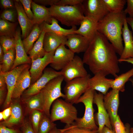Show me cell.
<instances>
[{"label": "cell", "instance_id": "cell-2", "mask_svg": "<svg viewBox=\"0 0 133 133\" xmlns=\"http://www.w3.org/2000/svg\"><path fill=\"white\" fill-rule=\"evenodd\" d=\"M126 15L124 10L117 13L109 12L97 25V31L105 36L120 56L124 48L122 36Z\"/></svg>", "mask_w": 133, "mask_h": 133}, {"label": "cell", "instance_id": "cell-6", "mask_svg": "<svg viewBox=\"0 0 133 133\" xmlns=\"http://www.w3.org/2000/svg\"><path fill=\"white\" fill-rule=\"evenodd\" d=\"M64 80L62 75L56 77L50 81L40 91L44 102L43 112L50 117V108L53 102L60 98H65V95L61 89Z\"/></svg>", "mask_w": 133, "mask_h": 133}, {"label": "cell", "instance_id": "cell-42", "mask_svg": "<svg viewBox=\"0 0 133 133\" xmlns=\"http://www.w3.org/2000/svg\"><path fill=\"white\" fill-rule=\"evenodd\" d=\"M21 128L22 133H35L31 123L28 121L22 123Z\"/></svg>", "mask_w": 133, "mask_h": 133}, {"label": "cell", "instance_id": "cell-32", "mask_svg": "<svg viewBox=\"0 0 133 133\" xmlns=\"http://www.w3.org/2000/svg\"><path fill=\"white\" fill-rule=\"evenodd\" d=\"M16 24L14 23L0 19V36L4 35L14 37Z\"/></svg>", "mask_w": 133, "mask_h": 133}, {"label": "cell", "instance_id": "cell-43", "mask_svg": "<svg viewBox=\"0 0 133 133\" xmlns=\"http://www.w3.org/2000/svg\"><path fill=\"white\" fill-rule=\"evenodd\" d=\"M127 6L124 10L125 14H128L129 17L133 18V0H127Z\"/></svg>", "mask_w": 133, "mask_h": 133}, {"label": "cell", "instance_id": "cell-25", "mask_svg": "<svg viewBox=\"0 0 133 133\" xmlns=\"http://www.w3.org/2000/svg\"><path fill=\"white\" fill-rule=\"evenodd\" d=\"M66 36L51 32L45 33L44 39V48L46 52L55 50L61 44L65 45Z\"/></svg>", "mask_w": 133, "mask_h": 133}, {"label": "cell", "instance_id": "cell-14", "mask_svg": "<svg viewBox=\"0 0 133 133\" xmlns=\"http://www.w3.org/2000/svg\"><path fill=\"white\" fill-rule=\"evenodd\" d=\"M55 50L47 52L42 57L32 60L29 70L31 79V85L40 77L47 66L52 62Z\"/></svg>", "mask_w": 133, "mask_h": 133}, {"label": "cell", "instance_id": "cell-38", "mask_svg": "<svg viewBox=\"0 0 133 133\" xmlns=\"http://www.w3.org/2000/svg\"><path fill=\"white\" fill-rule=\"evenodd\" d=\"M44 113L38 110L31 112V123L35 133H38L39 125Z\"/></svg>", "mask_w": 133, "mask_h": 133}, {"label": "cell", "instance_id": "cell-22", "mask_svg": "<svg viewBox=\"0 0 133 133\" xmlns=\"http://www.w3.org/2000/svg\"><path fill=\"white\" fill-rule=\"evenodd\" d=\"M112 79L106 78V76L101 73H96L89 79L90 88L104 95L111 88L110 82Z\"/></svg>", "mask_w": 133, "mask_h": 133}, {"label": "cell", "instance_id": "cell-4", "mask_svg": "<svg viewBox=\"0 0 133 133\" xmlns=\"http://www.w3.org/2000/svg\"><path fill=\"white\" fill-rule=\"evenodd\" d=\"M95 91L89 88L79 99L76 103H83L85 106L84 115L82 118H77L73 123L76 126L91 130H98V126L95 120V111L93 103Z\"/></svg>", "mask_w": 133, "mask_h": 133}, {"label": "cell", "instance_id": "cell-3", "mask_svg": "<svg viewBox=\"0 0 133 133\" xmlns=\"http://www.w3.org/2000/svg\"><path fill=\"white\" fill-rule=\"evenodd\" d=\"M81 4L74 6L55 5L50 6L49 9L52 17L62 24L72 27L80 25L85 17Z\"/></svg>", "mask_w": 133, "mask_h": 133}, {"label": "cell", "instance_id": "cell-51", "mask_svg": "<svg viewBox=\"0 0 133 133\" xmlns=\"http://www.w3.org/2000/svg\"><path fill=\"white\" fill-rule=\"evenodd\" d=\"M119 62H127L128 63H130L133 65V58H130L127 59L118 60Z\"/></svg>", "mask_w": 133, "mask_h": 133}, {"label": "cell", "instance_id": "cell-56", "mask_svg": "<svg viewBox=\"0 0 133 133\" xmlns=\"http://www.w3.org/2000/svg\"><path fill=\"white\" fill-rule=\"evenodd\" d=\"M129 80L130 81L131 83H132V85L133 87V78L130 79H129Z\"/></svg>", "mask_w": 133, "mask_h": 133}, {"label": "cell", "instance_id": "cell-40", "mask_svg": "<svg viewBox=\"0 0 133 133\" xmlns=\"http://www.w3.org/2000/svg\"><path fill=\"white\" fill-rule=\"evenodd\" d=\"M0 19L12 22L15 21V13L14 11L11 9H5L2 12Z\"/></svg>", "mask_w": 133, "mask_h": 133}, {"label": "cell", "instance_id": "cell-5", "mask_svg": "<svg viewBox=\"0 0 133 133\" xmlns=\"http://www.w3.org/2000/svg\"><path fill=\"white\" fill-rule=\"evenodd\" d=\"M52 104L50 117L52 122L60 120L66 124H71L77 118V111L73 104L59 98Z\"/></svg>", "mask_w": 133, "mask_h": 133}, {"label": "cell", "instance_id": "cell-12", "mask_svg": "<svg viewBox=\"0 0 133 133\" xmlns=\"http://www.w3.org/2000/svg\"><path fill=\"white\" fill-rule=\"evenodd\" d=\"M30 66L29 64H23L7 72L0 71L5 79L7 90L4 103V107L8 106L11 102L13 91L19 75L25 69Z\"/></svg>", "mask_w": 133, "mask_h": 133}, {"label": "cell", "instance_id": "cell-57", "mask_svg": "<svg viewBox=\"0 0 133 133\" xmlns=\"http://www.w3.org/2000/svg\"><path fill=\"white\" fill-rule=\"evenodd\" d=\"M132 77H133V76Z\"/></svg>", "mask_w": 133, "mask_h": 133}, {"label": "cell", "instance_id": "cell-46", "mask_svg": "<svg viewBox=\"0 0 133 133\" xmlns=\"http://www.w3.org/2000/svg\"><path fill=\"white\" fill-rule=\"evenodd\" d=\"M35 1L39 2V3L43 5H49L50 6L56 5L59 0H36Z\"/></svg>", "mask_w": 133, "mask_h": 133}, {"label": "cell", "instance_id": "cell-13", "mask_svg": "<svg viewBox=\"0 0 133 133\" xmlns=\"http://www.w3.org/2000/svg\"><path fill=\"white\" fill-rule=\"evenodd\" d=\"M65 45L61 44L55 50L52 62L50 64L51 68L57 71L61 70L74 58V53Z\"/></svg>", "mask_w": 133, "mask_h": 133}, {"label": "cell", "instance_id": "cell-33", "mask_svg": "<svg viewBox=\"0 0 133 133\" xmlns=\"http://www.w3.org/2000/svg\"><path fill=\"white\" fill-rule=\"evenodd\" d=\"M109 12L117 13L123 11L126 0H103Z\"/></svg>", "mask_w": 133, "mask_h": 133}, {"label": "cell", "instance_id": "cell-11", "mask_svg": "<svg viewBox=\"0 0 133 133\" xmlns=\"http://www.w3.org/2000/svg\"><path fill=\"white\" fill-rule=\"evenodd\" d=\"M104 95L95 91L93 99V103L97 107L98 112L96 114L95 119L98 125V131L99 133H102L103 129L105 126L113 129L109 115L104 105Z\"/></svg>", "mask_w": 133, "mask_h": 133}, {"label": "cell", "instance_id": "cell-34", "mask_svg": "<svg viewBox=\"0 0 133 133\" xmlns=\"http://www.w3.org/2000/svg\"><path fill=\"white\" fill-rule=\"evenodd\" d=\"M56 127V124L44 113L39 125L38 133H50Z\"/></svg>", "mask_w": 133, "mask_h": 133}, {"label": "cell", "instance_id": "cell-21", "mask_svg": "<svg viewBox=\"0 0 133 133\" xmlns=\"http://www.w3.org/2000/svg\"><path fill=\"white\" fill-rule=\"evenodd\" d=\"M122 36L124 43V46L119 60L133 58V32L128 27L125 19L122 30Z\"/></svg>", "mask_w": 133, "mask_h": 133}, {"label": "cell", "instance_id": "cell-55", "mask_svg": "<svg viewBox=\"0 0 133 133\" xmlns=\"http://www.w3.org/2000/svg\"><path fill=\"white\" fill-rule=\"evenodd\" d=\"M129 133H133V128H130Z\"/></svg>", "mask_w": 133, "mask_h": 133}, {"label": "cell", "instance_id": "cell-23", "mask_svg": "<svg viewBox=\"0 0 133 133\" xmlns=\"http://www.w3.org/2000/svg\"><path fill=\"white\" fill-rule=\"evenodd\" d=\"M97 23L91 19L85 16L80 23V27L74 33L84 36L90 42L94 37L97 31Z\"/></svg>", "mask_w": 133, "mask_h": 133}, {"label": "cell", "instance_id": "cell-20", "mask_svg": "<svg viewBox=\"0 0 133 133\" xmlns=\"http://www.w3.org/2000/svg\"><path fill=\"white\" fill-rule=\"evenodd\" d=\"M30 66L20 74L17 80L12 95V99H19L23 92L31 85V77L29 71Z\"/></svg>", "mask_w": 133, "mask_h": 133}, {"label": "cell", "instance_id": "cell-47", "mask_svg": "<svg viewBox=\"0 0 133 133\" xmlns=\"http://www.w3.org/2000/svg\"><path fill=\"white\" fill-rule=\"evenodd\" d=\"M11 107L10 106L2 111L3 116V119L4 121L7 120L9 118L11 115Z\"/></svg>", "mask_w": 133, "mask_h": 133}, {"label": "cell", "instance_id": "cell-18", "mask_svg": "<svg viewBox=\"0 0 133 133\" xmlns=\"http://www.w3.org/2000/svg\"><path fill=\"white\" fill-rule=\"evenodd\" d=\"M11 107V115L8 119L0 123V125L7 127L19 129L21 127L23 119V112L21 106L18 101H16L12 103L10 106Z\"/></svg>", "mask_w": 133, "mask_h": 133}, {"label": "cell", "instance_id": "cell-53", "mask_svg": "<svg viewBox=\"0 0 133 133\" xmlns=\"http://www.w3.org/2000/svg\"><path fill=\"white\" fill-rule=\"evenodd\" d=\"M4 52L2 48L1 45H0V61L1 62L2 60L3 55Z\"/></svg>", "mask_w": 133, "mask_h": 133}, {"label": "cell", "instance_id": "cell-17", "mask_svg": "<svg viewBox=\"0 0 133 133\" xmlns=\"http://www.w3.org/2000/svg\"><path fill=\"white\" fill-rule=\"evenodd\" d=\"M14 2L15 7L17 11L18 20L22 31L21 37L24 39L31 32L34 24L25 13L19 0H15Z\"/></svg>", "mask_w": 133, "mask_h": 133}, {"label": "cell", "instance_id": "cell-35", "mask_svg": "<svg viewBox=\"0 0 133 133\" xmlns=\"http://www.w3.org/2000/svg\"><path fill=\"white\" fill-rule=\"evenodd\" d=\"M60 130L61 133H99L98 130L79 127L73 124H66L63 128Z\"/></svg>", "mask_w": 133, "mask_h": 133}, {"label": "cell", "instance_id": "cell-36", "mask_svg": "<svg viewBox=\"0 0 133 133\" xmlns=\"http://www.w3.org/2000/svg\"><path fill=\"white\" fill-rule=\"evenodd\" d=\"M0 42L4 53L8 50L15 48L14 37L4 35L0 36Z\"/></svg>", "mask_w": 133, "mask_h": 133}, {"label": "cell", "instance_id": "cell-24", "mask_svg": "<svg viewBox=\"0 0 133 133\" xmlns=\"http://www.w3.org/2000/svg\"><path fill=\"white\" fill-rule=\"evenodd\" d=\"M31 7L33 15V21L34 25H40L44 22L51 23L52 17L50 15L49 8L38 4L33 1Z\"/></svg>", "mask_w": 133, "mask_h": 133}, {"label": "cell", "instance_id": "cell-31", "mask_svg": "<svg viewBox=\"0 0 133 133\" xmlns=\"http://www.w3.org/2000/svg\"><path fill=\"white\" fill-rule=\"evenodd\" d=\"M15 49L10 50L4 53L2 60L0 62V71L6 72L11 70L15 62Z\"/></svg>", "mask_w": 133, "mask_h": 133}, {"label": "cell", "instance_id": "cell-49", "mask_svg": "<svg viewBox=\"0 0 133 133\" xmlns=\"http://www.w3.org/2000/svg\"><path fill=\"white\" fill-rule=\"evenodd\" d=\"M126 20L128 24L131 26L133 33V18L126 17Z\"/></svg>", "mask_w": 133, "mask_h": 133}, {"label": "cell", "instance_id": "cell-44", "mask_svg": "<svg viewBox=\"0 0 133 133\" xmlns=\"http://www.w3.org/2000/svg\"><path fill=\"white\" fill-rule=\"evenodd\" d=\"M0 133H22L19 129L9 128L0 125Z\"/></svg>", "mask_w": 133, "mask_h": 133}, {"label": "cell", "instance_id": "cell-52", "mask_svg": "<svg viewBox=\"0 0 133 133\" xmlns=\"http://www.w3.org/2000/svg\"><path fill=\"white\" fill-rule=\"evenodd\" d=\"M50 133H61L60 129H58L56 127L52 130Z\"/></svg>", "mask_w": 133, "mask_h": 133}, {"label": "cell", "instance_id": "cell-45", "mask_svg": "<svg viewBox=\"0 0 133 133\" xmlns=\"http://www.w3.org/2000/svg\"><path fill=\"white\" fill-rule=\"evenodd\" d=\"M1 4L5 9H7L13 8L15 6V3L11 0H0Z\"/></svg>", "mask_w": 133, "mask_h": 133}, {"label": "cell", "instance_id": "cell-29", "mask_svg": "<svg viewBox=\"0 0 133 133\" xmlns=\"http://www.w3.org/2000/svg\"><path fill=\"white\" fill-rule=\"evenodd\" d=\"M42 32L39 25L35 24L29 34L22 40L23 45L27 54L33 47L34 42L39 38Z\"/></svg>", "mask_w": 133, "mask_h": 133}, {"label": "cell", "instance_id": "cell-54", "mask_svg": "<svg viewBox=\"0 0 133 133\" xmlns=\"http://www.w3.org/2000/svg\"><path fill=\"white\" fill-rule=\"evenodd\" d=\"M3 115L2 112H0V120L1 121L3 119Z\"/></svg>", "mask_w": 133, "mask_h": 133}, {"label": "cell", "instance_id": "cell-27", "mask_svg": "<svg viewBox=\"0 0 133 133\" xmlns=\"http://www.w3.org/2000/svg\"><path fill=\"white\" fill-rule=\"evenodd\" d=\"M133 76V68L126 72L117 76L110 82L111 88L112 89L123 92L125 90L126 83Z\"/></svg>", "mask_w": 133, "mask_h": 133}, {"label": "cell", "instance_id": "cell-10", "mask_svg": "<svg viewBox=\"0 0 133 133\" xmlns=\"http://www.w3.org/2000/svg\"><path fill=\"white\" fill-rule=\"evenodd\" d=\"M62 75L61 71H57L51 68H46L40 77L25 91L24 95L27 98L37 94L50 81Z\"/></svg>", "mask_w": 133, "mask_h": 133}, {"label": "cell", "instance_id": "cell-39", "mask_svg": "<svg viewBox=\"0 0 133 133\" xmlns=\"http://www.w3.org/2000/svg\"><path fill=\"white\" fill-rule=\"evenodd\" d=\"M19 0L22 5L25 13L29 18L33 21V15L31 9V3L33 1L31 0Z\"/></svg>", "mask_w": 133, "mask_h": 133}, {"label": "cell", "instance_id": "cell-9", "mask_svg": "<svg viewBox=\"0 0 133 133\" xmlns=\"http://www.w3.org/2000/svg\"><path fill=\"white\" fill-rule=\"evenodd\" d=\"M84 64L80 57L75 56L73 59L61 71L64 80L67 82L75 78L87 76L88 74Z\"/></svg>", "mask_w": 133, "mask_h": 133}, {"label": "cell", "instance_id": "cell-50", "mask_svg": "<svg viewBox=\"0 0 133 133\" xmlns=\"http://www.w3.org/2000/svg\"><path fill=\"white\" fill-rule=\"evenodd\" d=\"M102 133H115L113 130L105 126L103 129Z\"/></svg>", "mask_w": 133, "mask_h": 133}, {"label": "cell", "instance_id": "cell-28", "mask_svg": "<svg viewBox=\"0 0 133 133\" xmlns=\"http://www.w3.org/2000/svg\"><path fill=\"white\" fill-rule=\"evenodd\" d=\"M45 32L42 31L28 54L31 59H35L43 57L47 53L44 48V39Z\"/></svg>", "mask_w": 133, "mask_h": 133}, {"label": "cell", "instance_id": "cell-41", "mask_svg": "<svg viewBox=\"0 0 133 133\" xmlns=\"http://www.w3.org/2000/svg\"><path fill=\"white\" fill-rule=\"evenodd\" d=\"M83 0H59L56 5L74 6L81 5Z\"/></svg>", "mask_w": 133, "mask_h": 133}, {"label": "cell", "instance_id": "cell-1", "mask_svg": "<svg viewBox=\"0 0 133 133\" xmlns=\"http://www.w3.org/2000/svg\"><path fill=\"white\" fill-rule=\"evenodd\" d=\"M114 47L102 34L97 31L84 52L83 59L94 74L100 73L116 78L120 69L118 59Z\"/></svg>", "mask_w": 133, "mask_h": 133}, {"label": "cell", "instance_id": "cell-16", "mask_svg": "<svg viewBox=\"0 0 133 133\" xmlns=\"http://www.w3.org/2000/svg\"><path fill=\"white\" fill-rule=\"evenodd\" d=\"M14 37L15 40V58L11 70L22 64H30L32 61L31 59L28 56L23 45L19 28L16 30Z\"/></svg>", "mask_w": 133, "mask_h": 133}, {"label": "cell", "instance_id": "cell-8", "mask_svg": "<svg viewBox=\"0 0 133 133\" xmlns=\"http://www.w3.org/2000/svg\"><path fill=\"white\" fill-rule=\"evenodd\" d=\"M81 5L84 16L97 23L109 13L103 0H83Z\"/></svg>", "mask_w": 133, "mask_h": 133}, {"label": "cell", "instance_id": "cell-15", "mask_svg": "<svg viewBox=\"0 0 133 133\" xmlns=\"http://www.w3.org/2000/svg\"><path fill=\"white\" fill-rule=\"evenodd\" d=\"M119 92L118 91L112 89L104 96V105L109 115L112 126L118 115Z\"/></svg>", "mask_w": 133, "mask_h": 133}, {"label": "cell", "instance_id": "cell-48", "mask_svg": "<svg viewBox=\"0 0 133 133\" xmlns=\"http://www.w3.org/2000/svg\"><path fill=\"white\" fill-rule=\"evenodd\" d=\"M6 87L0 88V103L1 104L4 99L6 92Z\"/></svg>", "mask_w": 133, "mask_h": 133}, {"label": "cell", "instance_id": "cell-37", "mask_svg": "<svg viewBox=\"0 0 133 133\" xmlns=\"http://www.w3.org/2000/svg\"><path fill=\"white\" fill-rule=\"evenodd\" d=\"M115 133H129L130 126L128 124L125 126L118 115L112 125Z\"/></svg>", "mask_w": 133, "mask_h": 133}, {"label": "cell", "instance_id": "cell-30", "mask_svg": "<svg viewBox=\"0 0 133 133\" xmlns=\"http://www.w3.org/2000/svg\"><path fill=\"white\" fill-rule=\"evenodd\" d=\"M25 102L28 109L31 112L38 110L43 112L44 102L41 92L26 98Z\"/></svg>", "mask_w": 133, "mask_h": 133}, {"label": "cell", "instance_id": "cell-19", "mask_svg": "<svg viewBox=\"0 0 133 133\" xmlns=\"http://www.w3.org/2000/svg\"><path fill=\"white\" fill-rule=\"evenodd\" d=\"M66 36L65 45L74 53L84 52L86 50L90 42L86 38L76 33L70 34Z\"/></svg>", "mask_w": 133, "mask_h": 133}, {"label": "cell", "instance_id": "cell-26", "mask_svg": "<svg viewBox=\"0 0 133 133\" xmlns=\"http://www.w3.org/2000/svg\"><path fill=\"white\" fill-rule=\"evenodd\" d=\"M51 23L49 24L44 22L39 25L42 31L45 33H53L65 36L70 34L75 33L74 32L77 29L76 26L72 27L70 29L63 28L58 24V21L53 17L51 18Z\"/></svg>", "mask_w": 133, "mask_h": 133}, {"label": "cell", "instance_id": "cell-7", "mask_svg": "<svg viewBox=\"0 0 133 133\" xmlns=\"http://www.w3.org/2000/svg\"><path fill=\"white\" fill-rule=\"evenodd\" d=\"M90 75L74 79L68 82L64 88L66 101L73 104L76 103L80 97L90 88L89 80Z\"/></svg>", "mask_w": 133, "mask_h": 133}]
</instances>
